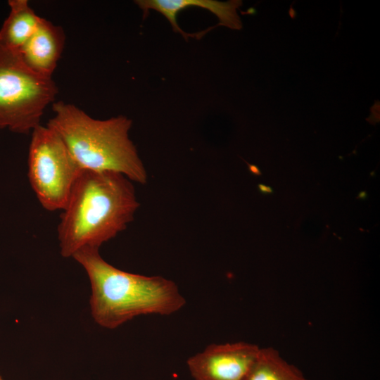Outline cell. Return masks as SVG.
Instances as JSON below:
<instances>
[{
    "mask_svg": "<svg viewBox=\"0 0 380 380\" xmlns=\"http://www.w3.org/2000/svg\"><path fill=\"white\" fill-rule=\"evenodd\" d=\"M0 380H4V379L2 378V376H1V374H0Z\"/></svg>",
    "mask_w": 380,
    "mask_h": 380,
    "instance_id": "cell-13",
    "label": "cell"
},
{
    "mask_svg": "<svg viewBox=\"0 0 380 380\" xmlns=\"http://www.w3.org/2000/svg\"><path fill=\"white\" fill-rule=\"evenodd\" d=\"M99 250L83 249L72 258L88 275L91 312L100 326L115 329L137 316L168 315L185 305L174 281L160 276L147 277L118 269L104 260Z\"/></svg>",
    "mask_w": 380,
    "mask_h": 380,
    "instance_id": "cell-2",
    "label": "cell"
},
{
    "mask_svg": "<svg viewBox=\"0 0 380 380\" xmlns=\"http://www.w3.org/2000/svg\"><path fill=\"white\" fill-rule=\"evenodd\" d=\"M54 116L47 122L84 170L115 172L145 184L148 175L129 139L132 122L124 115L107 120L91 118L72 103H52Z\"/></svg>",
    "mask_w": 380,
    "mask_h": 380,
    "instance_id": "cell-3",
    "label": "cell"
},
{
    "mask_svg": "<svg viewBox=\"0 0 380 380\" xmlns=\"http://www.w3.org/2000/svg\"><path fill=\"white\" fill-rule=\"evenodd\" d=\"M260 348L246 342L211 344L187 360L194 380H241Z\"/></svg>",
    "mask_w": 380,
    "mask_h": 380,
    "instance_id": "cell-6",
    "label": "cell"
},
{
    "mask_svg": "<svg viewBox=\"0 0 380 380\" xmlns=\"http://www.w3.org/2000/svg\"><path fill=\"white\" fill-rule=\"evenodd\" d=\"M57 94L52 77L32 71L18 51L0 46L1 129L31 134Z\"/></svg>",
    "mask_w": 380,
    "mask_h": 380,
    "instance_id": "cell-4",
    "label": "cell"
},
{
    "mask_svg": "<svg viewBox=\"0 0 380 380\" xmlns=\"http://www.w3.org/2000/svg\"><path fill=\"white\" fill-rule=\"evenodd\" d=\"M248 165L249 166V169L250 170L254 173L255 175H261V172L260 171V170L255 165H251L249 164H248Z\"/></svg>",
    "mask_w": 380,
    "mask_h": 380,
    "instance_id": "cell-12",
    "label": "cell"
},
{
    "mask_svg": "<svg viewBox=\"0 0 380 380\" xmlns=\"http://www.w3.org/2000/svg\"><path fill=\"white\" fill-rule=\"evenodd\" d=\"M139 205L133 182L122 174L83 170L61 210L57 228L61 255L99 249L127 227Z\"/></svg>",
    "mask_w": 380,
    "mask_h": 380,
    "instance_id": "cell-1",
    "label": "cell"
},
{
    "mask_svg": "<svg viewBox=\"0 0 380 380\" xmlns=\"http://www.w3.org/2000/svg\"><path fill=\"white\" fill-rule=\"evenodd\" d=\"M139 7L147 15L148 11L155 10L163 15L171 24L173 31L180 33L186 39L194 37L196 34L186 33L177 23V14L183 9L196 6L208 10L219 19L217 25H222L233 30H241L242 23L236 10L242 5L239 0H231L225 2L215 0H138L135 1Z\"/></svg>",
    "mask_w": 380,
    "mask_h": 380,
    "instance_id": "cell-8",
    "label": "cell"
},
{
    "mask_svg": "<svg viewBox=\"0 0 380 380\" xmlns=\"http://www.w3.org/2000/svg\"><path fill=\"white\" fill-rule=\"evenodd\" d=\"M241 380H308L271 347L262 348Z\"/></svg>",
    "mask_w": 380,
    "mask_h": 380,
    "instance_id": "cell-10",
    "label": "cell"
},
{
    "mask_svg": "<svg viewBox=\"0 0 380 380\" xmlns=\"http://www.w3.org/2000/svg\"><path fill=\"white\" fill-rule=\"evenodd\" d=\"M258 189L261 193L265 194L273 193V189L270 186H266L262 184H258Z\"/></svg>",
    "mask_w": 380,
    "mask_h": 380,
    "instance_id": "cell-11",
    "label": "cell"
},
{
    "mask_svg": "<svg viewBox=\"0 0 380 380\" xmlns=\"http://www.w3.org/2000/svg\"><path fill=\"white\" fill-rule=\"evenodd\" d=\"M65 42L63 29L42 18L35 31L18 52L32 71L52 77Z\"/></svg>",
    "mask_w": 380,
    "mask_h": 380,
    "instance_id": "cell-7",
    "label": "cell"
},
{
    "mask_svg": "<svg viewBox=\"0 0 380 380\" xmlns=\"http://www.w3.org/2000/svg\"><path fill=\"white\" fill-rule=\"evenodd\" d=\"M82 170L52 129L40 125L31 132L28 179L45 210L63 209Z\"/></svg>",
    "mask_w": 380,
    "mask_h": 380,
    "instance_id": "cell-5",
    "label": "cell"
},
{
    "mask_svg": "<svg viewBox=\"0 0 380 380\" xmlns=\"http://www.w3.org/2000/svg\"><path fill=\"white\" fill-rule=\"evenodd\" d=\"M8 16L0 29V46L18 51L37 29L41 17L27 0H9Z\"/></svg>",
    "mask_w": 380,
    "mask_h": 380,
    "instance_id": "cell-9",
    "label": "cell"
}]
</instances>
